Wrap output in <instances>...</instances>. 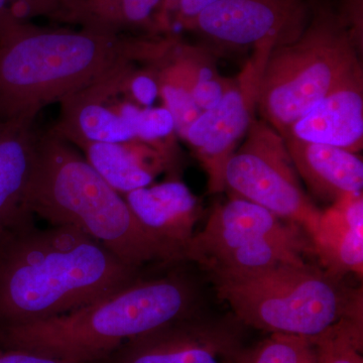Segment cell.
<instances>
[{"instance_id":"obj_1","label":"cell","mask_w":363,"mask_h":363,"mask_svg":"<svg viewBox=\"0 0 363 363\" xmlns=\"http://www.w3.org/2000/svg\"><path fill=\"white\" fill-rule=\"evenodd\" d=\"M143 274L76 227H33L0 250V327L74 311Z\"/></svg>"},{"instance_id":"obj_2","label":"cell","mask_w":363,"mask_h":363,"mask_svg":"<svg viewBox=\"0 0 363 363\" xmlns=\"http://www.w3.org/2000/svg\"><path fill=\"white\" fill-rule=\"evenodd\" d=\"M200 294L173 269L143 274L106 297L59 316L0 327V350L28 351L77 363H101L123 343L197 314Z\"/></svg>"},{"instance_id":"obj_3","label":"cell","mask_w":363,"mask_h":363,"mask_svg":"<svg viewBox=\"0 0 363 363\" xmlns=\"http://www.w3.org/2000/svg\"><path fill=\"white\" fill-rule=\"evenodd\" d=\"M26 203L33 215L80 229L135 269L185 262L181 250L143 226L116 189L55 133L38 138Z\"/></svg>"},{"instance_id":"obj_4","label":"cell","mask_w":363,"mask_h":363,"mask_svg":"<svg viewBox=\"0 0 363 363\" xmlns=\"http://www.w3.org/2000/svg\"><path fill=\"white\" fill-rule=\"evenodd\" d=\"M131 56L111 32L23 28L0 42V121L33 124L47 105L123 77Z\"/></svg>"},{"instance_id":"obj_5","label":"cell","mask_w":363,"mask_h":363,"mask_svg":"<svg viewBox=\"0 0 363 363\" xmlns=\"http://www.w3.org/2000/svg\"><path fill=\"white\" fill-rule=\"evenodd\" d=\"M217 295L252 328L315 338L347 318H362V292L309 264L211 276Z\"/></svg>"},{"instance_id":"obj_6","label":"cell","mask_w":363,"mask_h":363,"mask_svg":"<svg viewBox=\"0 0 363 363\" xmlns=\"http://www.w3.org/2000/svg\"><path fill=\"white\" fill-rule=\"evenodd\" d=\"M360 69L347 35L320 23L262 56L257 104L267 124L284 135Z\"/></svg>"},{"instance_id":"obj_7","label":"cell","mask_w":363,"mask_h":363,"mask_svg":"<svg viewBox=\"0 0 363 363\" xmlns=\"http://www.w3.org/2000/svg\"><path fill=\"white\" fill-rule=\"evenodd\" d=\"M297 224L245 198L215 208L206 225L184 248V260L210 276L259 271L279 264H305L313 250Z\"/></svg>"},{"instance_id":"obj_8","label":"cell","mask_w":363,"mask_h":363,"mask_svg":"<svg viewBox=\"0 0 363 363\" xmlns=\"http://www.w3.org/2000/svg\"><path fill=\"white\" fill-rule=\"evenodd\" d=\"M248 130L226 162L225 186L311 236L322 212L303 192L283 136L267 123L252 121Z\"/></svg>"},{"instance_id":"obj_9","label":"cell","mask_w":363,"mask_h":363,"mask_svg":"<svg viewBox=\"0 0 363 363\" xmlns=\"http://www.w3.org/2000/svg\"><path fill=\"white\" fill-rule=\"evenodd\" d=\"M248 67L245 78L230 86L219 104L203 111L186 133L185 138L194 147L209 176L212 192L226 187L224 169L238 140L252 123V111L257 104L260 65Z\"/></svg>"},{"instance_id":"obj_10","label":"cell","mask_w":363,"mask_h":363,"mask_svg":"<svg viewBox=\"0 0 363 363\" xmlns=\"http://www.w3.org/2000/svg\"><path fill=\"white\" fill-rule=\"evenodd\" d=\"M197 315L126 341L101 363H222L235 348L223 329Z\"/></svg>"},{"instance_id":"obj_11","label":"cell","mask_w":363,"mask_h":363,"mask_svg":"<svg viewBox=\"0 0 363 363\" xmlns=\"http://www.w3.org/2000/svg\"><path fill=\"white\" fill-rule=\"evenodd\" d=\"M38 138L32 123H0V250L18 234L35 226L26 193Z\"/></svg>"},{"instance_id":"obj_12","label":"cell","mask_w":363,"mask_h":363,"mask_svg":"<svg viewBox=\"0 0 363 363\" xmlns=\"http://www.w3.org/2000/svg\"><path fill=\"white\" fill-rule=\"evenodd\" d=\"M295 11L290 0H220L196 16L208 37L226 44L276 47Z\"/></svg>"},{"instance_id":"obj_13","label":"cell","mask_w":363,"mask_h":363,"mask_svg":"<svg viewBox=\"0 0 363 363\" xmlns=\"http://www.w3.org/2000/svg\"><path fill=\"white\" fill-rule=\"evenodd\" d=\"M362 69L298 118L285 135L303 142L359 152L363 140Z\"/></svg>"},{"instance_id":"obj_14","label":"cell","mask_w":363,"mask_h":363,"mask_svg":"<svg viewBox=\"0 0 363 363\" xmlns=\"http://www.w3.org/2000/svg\"><path fill=\"white\" fill-rule=\"evenodd\" d=\"M298 176L310 191L332 204L363 188V162L355 152L283 136Z\"/></svg>"},{"instance_id":"obj_15","label":"cell","mask_w":363,"mask_h":363,"mask_svg":"<svg viewBox=\"0 0 363 363\" xmlns=\"http://www.w3.org/2000/svg\"><path fill=\"white\" fill-rule=\"evenodd\" d=\"M125 201L143 226L184 255L201 215L197 198L185 184L171 181L136 189L126 193Z\"/></svg>"},{"instance_id":"obj_16","label":"cell","mask_w":363,"mask_h":363,"mask_svg":"<svg viewBox=\"0 0 363 363\" xmlns=\"http://www.w3.org/2000/svg\"><path fill=\"white\" fill-rule=\"evenodd\" d=\"M310 238L313 252L328 274L338 278L347 274L362 277V193L346 196L322 212Z\"/></svg>"},{"instance_id":"obj_17","label":"cell","mask_w":363,"mask_h":363,"mask_svg":"<svg viewBox=\"0 0 363 363\" xmlns=\"http://www.w3.org/2000/svg\"><path fill=\"white\" fill-rule=\"evenodd\" d=\"M100 86V85H99ZM99 86L63 102V119L52 133L75 143L130 142L135 138L130 123L101 104Z\"/></svg>"},{"instance_id":"obj_18","label":"cell","mask_w":363,"mask_h":363,"mask_svg":"<svg viewBox=\"0 0 363 363\" xmlns=\"http://www.w3.org/2000/svg\"><path fill=\"white\" fill-rule=\"evenodd\" d=\"M87 161L112 188L128 193L147 187L161 169L159 160L123 143H80Z\"/></svg>"},{"instance_id":"obj_19","label":"cell","mask_w":363,"mask_h":363,"mask_svg":"<svg viewBox=\"0 0 363 363\" xmlns=\"http://www.w3.org/2000/svg\"><path fill=\"white\" fill-rule=\"evenodd\" d=\"M316 363H363L362 318H347L311 339Z\"/></svg>"},{"instance_id":"obj_20","label":"cell","mask_w":363,"mask_h":363,"mask_svg":"<svg viewBox=\"0 0 363 363\" xmlns=\"http://www.w3.org/2000/svg\"><path fill=\"white\" fill-rule=\"evenodd\" d=\"M235 363H316L311 339L288 334H272L250 354L236 353Z\"/></svg>"},{"instance_id":"obj_21","label":"cell","mask_w":363,"mask_h":363,"mask_svg":"<svg viewBox=\"0 0 363 363\" xmlns=\"http://www.w3.org/2000/svg\"><path fill=\"white\" fill-rule=\"evenodd\" d=\"M119 113L130 123L135 138L147 142L168 136L175 130V121L166 107L138 109L124 104Z\"/></svg>"},{"instance_id":"obj_22","label":"cell","mask_w":363,"mask_h":363,"mask_svg":"<svg viewBox=\"0 0 363 363\" xmlns=\"http://www.w3.org/2000/svg\"><path fill=\"white\" fill-rule=\"evenodd\" d=\"M161 93L166 108L175 121V130L185 138L189 128L203 111L196 104L190 91L172 79L162 84Z\"/></svg>"},{"instance_id":"obj_23","label":"cell","mask_w":363,"mask_h":363,"mask_svg":"<svg viewBox=\"0 0 363 363\" xmlns=\"http://www.w3.org/2000/svg\"><path fill=\"white\" fill-rule=\"evenodd\" d=\"M227 89L228 86L217 77L213 69L207 65L196 67L194 79L189 90L202 111L216 106Z\"/></svg>"},{"instance_id":"obj_24","label":"cell","mask_w":363,"mask_h":363,"mask_svg":"<svg viewBox=\"0 0 363 363\" xmlns=\"http://www.w3.org/2000/svg\"><path fill=\"white\" fill-rule=\"evenodd\" d=\"M161 0H117L118 16L128 23H143Z\"/></svg>"},{"instance_id":"obj_25","label":"cell","mask_w":363,"mask_h":363,"mask_svg":"<svg viewBox=\"0 0 363 363\" xmlns=\"http://www.w3.org/2000/svg\"><path fill=\"white\" fill-rule=\"evenodd\" d=\"M131 93L138 104L152 106L159 94V86L156 81L147 75L136 76L130 84Z\"/></svg>"},{"instance_id":"obj_26","label":"cell","mask_w":363,"mask_h":363,"mask_svg":"<svg viewBox=\"0 0 363 363\" xmlns=\"http://www.w3.org/2000/svg\"><path fill=\"white\" fill-rule=\"evenodd\" d=\"M0 363H77L28 352V351L0 350Z\"/></svg>"},{"instance_id":"obj_27","label":"cell","mask_w":363,"mask_h":363,"mask_svg":"<svg viewBox=\"0 0 363 363\" xmlns=\"http://www.w3.org/2000/svg\"><path fill=\"white\" fill-rule=\"evenodd\" d=\"M218 1L220 0H180V9L184 16L195 18L207 7Z\"/></svg>"},{"instance_id":"obj_28","label":"cell","mask_w":363,"mask_h":363,"mask_svg":"<svg viewBox=\"0 0 363 363\" xmlns=\"http://www.w3.org/2000/svg\"><path fill=\"white\" fill-rule=\"evenodd\" d=\"M0 123H1V121H0Z\"/></svg>"}]
</instances>
